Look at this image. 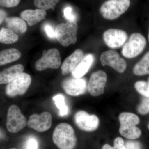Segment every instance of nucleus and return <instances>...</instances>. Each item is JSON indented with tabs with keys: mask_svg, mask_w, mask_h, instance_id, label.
Wrapping results in <instances>:
<instances>
[{
	"mask_svg": "<svg viewBox=\"0 0 149 149\" xmlns=\"http://www.w3.org/2000/svg\"><path fill=\"white\" fill-rule=\"evenodd\" d=\"M95 56L92 54H88L84 56L81 61L71 72L72 77L76 78H82L85 75L93 65Z\"/></svg>",
	"mask_w": 149,
	"mask_h": 149,
	"instance_id": "15",
	"label": "nucleus"
},
{
	"mask_svg": "<svg viewBox=\"0 0 149 149\" xmlns=\"http://www.w3.org/2000/svg\"><path fill=\"white\" fill-rule=\"evenodd\" d=\"M63 16L68 21H76V17L71 7L67 6L63 9Z\"/></svg>",
	"mask_w": 149,
	"mask_h": 149,
	"instance_id": "27",
	"label": "nucleus"
},
{
	"mask_svg": "<svg viewBox=\"0 0 149 149\" xmlns=\"http://www.w3.org/2000/svg\"><path fill=\"white\" fill-rule=\"evenodd\" d=\"M100 61L103 66L108 65L119 73L125 72L127 68V63L116 51L109 50L104 52L100 56Z\"/></svg>",
	"mask_w": 149,
	"mask_h": 149,
	"instance_id": "8",
	"label": "nucleus"
},
{
	"mask_svg": "<svg viewBox=\"0 0 149 149\" xmlns=\"http://www.w3.org/2000/svg\"><path fill=\"white\" fill-rule=\"evenodd\" d=\"M107 81L105 72L100 70L91 74L87 89L89 93L93 96L97 97L103 94Z\"/></svg>",
	"mask_w": 149,
	"mask_h": 149,
	"instance_id": "10",
	"label": "nucleus"
},
{
	"mask_svg": "<svg viewBox=\"0 0 149 149\" xmlns=\"http://www.w3.org/2000/svg\"><path fill=\"white\" fill-rule=\"evenodd\" d=\"M44 31L45 32L46 35L49 38L51 39H55L56 38L55 29H54L52 26L50 24H45L43 27Z\"/></svg>",
	"mask_w": 149,
	"mask_h": 149,
	"instance_id": "30",
	"label": "nucleus"
},
{
	"mask_svg": "<svg viewBox=\"0 0 149 149\" xmlns=\"http://www.w3.org/2000/svg\"><path fill=\"white\" fill-rule=\"evenodd\" d=\"M119 131L121 136L129 139H138L142 133L140 128L135 125H120Z\"/></svg>",
	"mask_w": 149,
	"mask_h": 149,
	"instance_id": "21",
	"label": "nucleus"
},
{
	"mask_svg": "<svg viewBox=\"0 0 149 149\" xmlns=\"http://www.w3.org/2000/svg\"><path fill=\"white\" fill-rule=\"evenodd\" d=\"M20 0H0V6L6 8L15 7L18 5Z\"/></svg>",
	"mask_w": 149,
	"mask_h": 149,
	"instance_id": "29",
	"label": "nucleus"
},
{
	"mask_svg": "<svg viewBox=\"0 0 149 149\" xmlns=\"http://www.w3.org/2000/svg\"><path fill=\"white\" fill-rule=\"evenodd\" d=\"M62 88L69 95L77 96L85 93L87 88V82L84 78L72 77L65 79L62 82Z\"/></svg>",
	"mask_w": 149,
	"mask_h": 149,
	"instance_id": "12",
	"label": "nucleus"
},
{
	"mask_svg": "<svg viewBox=\"0 0 149 149\" xmlns=\"http://www.w3.org/2000/svg\"><path fill=\"white\" fill-rule=\"evenodd\" d=\"M53 100L59 110V115L61 116H66L68 113V108L65 104L64 96L61 94H58L54 96Z\"/></svg>",
	"mask_w": 149,
	"mask_h": 149,
	"instance_id": "24",
	"label": "nucleus"
},
{
	"mask_svg": "<svg viewBox=\"0 0 149 149\" xmlns=\"http://www.w3.org/2000/svg\"><path fill=\"white\" fill-rule=\"evenodd\" d=\"M53 140L61 149H73L76 143L74 129L68 123H60L54 130Z\"/></svg>",
	"mask_w": 149,
	"mask_h": 149,
	"instance_id": "1",
	"label": "nucleus"
},
{
	"mask_svg": "<svg viewBox=\"0 0 149 149\" xmlns=\"http://www.w3.org/2000/svg\"><path fill=\"white\" fill-rule=\"evenodd\" d=\"M128 39V35L124 30L111 28L105 31L103 39L105 44L111 49L121 47Z\"/></svg>",
	"mask_w": 149,
	"mask_h": 149,
	"instance_id": "9",
	"label": "nucleus"
},
{
	"mask_svg": "<svg viewBox=\"0 0 149 149\" xmlns=\"http://www.w3.org/2000/svg\"><path fill=\"white\" fill-rule=\"evenodd\" d=\"M24 66L17 64L10 67L0 72V84H8L23 73Z\"/></svg>",
	"mask_w": 149,
	"mask_h": 149,
	"instance_id": "17",
	"label": "nucleus"
},
{
	"mask_svg": "<svg viewBox=\"0 0 149 149\" xmlns=\"http://www.w3.org/2000/svg\"><path fill=\"white\" fill-rule=\"evenodd\" d=\"M102 149H113V147H112L108 144H105L102 147Z\"/></svg>",
	"mask_w": 149,
	"mask_h": 149,
	"instance_id": "35",
	"label": "nucleus"
},
{
	"mask_svg": "<svg viewBox=\"0 0 149 149\" xmlns=\"http://www.w3.org/2000/svg\"><path fill=\"white\" fill-rule=\"evenodd\" d=\"M133 72L138 76L149 74V51L135 65Z\"/></svg>",
	"mask_w": 149,
	"mask_h": 149,
	"instance_id": "20",
	"label": "nucleus"
},
{
	"mask_svg": "<svg viewBox=\"0 0 149 149\" xmlns=\"http://www.w3.org/2000/svg\"><path fill=\"white\" fill-rule=\"evenodd\" d=\"M148 41L149 42V29L148 34Z\"/></svg>",
	"mask_w": 149,
	"mask_h": 149,
	"instance_id": "37",
	"label": "nucleus"
},
{
	"mask_svg": "<svg viewBox=\"0 0 149 149\" xmlns=\"http://www.w3.org/2000/svg\"><path fill=\"white\" fill-rule=\"evenodd\" d=\"M61 58L59 52L55 48L43 52V56L37 61L35 68L38 71H42L47 68L56 69L61 65Z\"/></svg>",
	"mask_w": 149,
	"mask_h": 149,
	"instance_id": "5",
	"label": "nucleus"
},
{
	"mask_svg": "<svg viewBox=\"0 0 149 149\" xmlns=\"http://www.w3.org/2000/svg\"><path fill=\"white\" fill-rule=\"evenodd\" d=\"M47 15L46 11L41 9L26 10L20 14L22 18L27 22L28 25L33 26L38 24L45 18Z\"/></svg>",
	"mask_w": 149,
	"mask_h": 149,
	"instance_id": "16",
	"label": "nucleus"
},
{
	"mask_svg": "<svg viewBox=\"0 0 149 149\" xmlns=\"http://www.w3.org/2000/svg\"><path fill=\"white\" fill-rule=\"evenodd\" d=\"M5 20L7 28L17 35L24 34L27 31V24L22 19L18 17H7Z\"/></svg>",
	"mask_w": 149,
	"mask_h": 149,
	"instance_id": "18",
	"label": "nucleus"
},
{
	"mask_svg": "<svg viewBox=\"0 0 149 149\" xmlns=\"http://www.w3.org/2000/svg\"><path fill=\"white\" fill-rule=\"evenodd\" d=\"M2 136L1 133V132H0V137Z\"/></svg>",
	"mask_w": 149,
	"mask_h": 149,
	"instance_id": "40",
	"label": "nucleus"
},
{
	"mask_svg": "<svg viewBox=\"0 0 149 149\" xmlns=\"http://www.w3.org/2000/svg\"><path fill=\"white\" fill-rule=\"evenodd\" d=\"M6 12L2 9L0 8V24H1L4 20H5L7 17Z\"/></svg>",
	"mask_w": 149,
	"mask_h": 149,
	"instance_id": "34",
	"label": "nucleus"
},
{
	"mask_svg": "<svg viewBox=\"0 0 149 149\" xmlns=\"http://www.w3.org/2000/svg\"><path fill=\"white\" fill-rule=\"evenodd\" d=\"M16 149L13 148V149Z\"/></svg>",
	"mask_w": 149,
	"mask_h": 149,
	"instance_id": "41",
	"label": "nucleus"
},
{
	"mask_svg": "<svg viewBox=\"0 0 149 149\" xmlns=\"http://www.w3.org/2000/svg\"><path fill=\"white\" fill-rule=\"evenodd\" d=\"M32 82V78L27 73H23L8 83L6 88V94L11 97L24 95Z\"/></svg>",
	"mask_w": 149,
	"mask_h": 149,
	"instance_id": "7",
	"label": "nucleus"
},
{
	"mask_svg": "<svg viewBox=\"0 0 149 149\" xmlns=\"http://www.w3.org/2000/svg\"><path fill=\"white\" fill-rule=\"evenodd\" d=\"M130 4V0H107L100 8V13L105 19L114 20L128 10Z\"/></svg>",
	"mask_w": 149,
	"mask_h": 149,
	"instance_id": "2",
	"label": "nucleus"
},
{
	"mask_svg": "<svg viewBox=\"0 0 149 149\" xmlns=\"http://www.w3.org/2000/svg\"><path fill=\"white\" fill-rule=\"evenodd\" d=\"M18 35L9 28L2 27L0 29V43L13 44L18 41Z\"/></svg>",
	"mask_w": 149,
	"mask_h": 149,
	"instance_id": "22",
	"label": "nucleus"
},
{
	"mask_svg": "<svg viewBox=\"0 0 149 149\" xmlns=\"http://www.w3.org/2000/svg\"><path fill=\"white\" fill-rule=\"evenodd\" d=\"M52 114L49 112H44L41 114H34L29 117L27 125L30 128L42 132L49 129L52 126Z\"/></svg>",
	"mask_w": 149,
	"mask_h": 149,
	"instance_id": "13",
	"label": "nucleus"
},
{
	"mask_svg": "<svg viewBox=\"0 0 149 149\" xmlns=\"http://www.w3.org/2000/svg\"><path fill=\"white\" fill-rule=\"evenodd\" d=\"M21 52L15 48L7 49L0 52V66L16 61L20 58Z\"/></svg>",
	"mask_w": 149,
	"mask_h": 149,
	"instance_id": "19",
	"label": "nucleus"
},
{
	"mask_svg": "<svg viewBox=\"0 0 149 149\" xmlns=\"http://www.w3.org/2000/svg\"><path fill=\"white\" fill-rule=\"evenodd\" d=\"M137 110L138 112L141 115H146L149 113L148 106L147 98L145 97L142 100V102L138 106Z\"/></svg>",
	"mask_w": 149,
	"mask_h": 149,
	"instance_id": "28",
	"label": "nucleus"
},
{
	"mask_svg": "<svg viewBox=\"0 0 149 149\" xmlns=\"http://www.w3.org/2000/svg\"><path fill=\"white\" fill-rule=\"evenodd\" d=\"M74 120L80 129L87 131L95 130L100 123V120L97 116L88 114L84 111L77 112L74 115Z\"/></svg>",
	"mask_w": 149,
	"mask_h": 149,
	"instance_id": "11",
	"label": "nucleus"
},
{
	"mask_svg": "<svg viewBox=\"0 0 149 149\" xmlns=\"http://www.w3.org/2000/svg\"><path fill=\"white\" fill-rule=\"evenodd\" d=\"M136 91L146 98H149V88L148 82L145 81H139L134 85Z\"/></svg>",
	"mask_w": 149,
	"mask_h": 149,
	"instance_id": "26",
	"label": "nucleus"
},
{
	"mask_svg": "<svg viewBox=\"0 0 149 149\" xmlns=\"http://www.w3.org/2000/svg\"><path fill=\"white\" fill-rule=\"evenodd\" d=\"M60 0H34V4L36 7L44 10L54 9Z\"/></svg>",
	"mask_w": 149,
	"mask_h": 149,
	"instance_id": "25",
	"label": "nucleus"
},
{
	"mask_svg": "<svg viewBox=\"0 0 149 149\" xmlns=\"http://www.w3.org/2000/svg\"><path fill=\"white\" fill-rule=\"evenodd\" d=\"M148 85L149 88V77L148 78Z\"/></svg>",
	"mask_w": 149,
	"mask_h": 149,
	"instance_id": "38",
	"label": "nucleus"
},
{
	"mask_svg": "<svg viewBox=\"0 0 149 149\" xmlns=\"http://www.w3.org/2000/svg\"><path fill=\"white\" fill-rule=\"evenodd\" d=\"M126 149H141V144L136 141H128L124 144Z\"/></svg>",
	"mask_w": 149,
	"mask_h": 149,
	"instance_id": "32",
	"label": "nucleus"
},
{
	"mask_svg": "<svg viewBox=\"0 0 149 149\" xmlns=\"http://www.w3.org/2000/svg\"><path fill=\"white\" fill-rule=\"evenodd\" d=\"M78 26L76 21H67L61 23L55 29L56 38L63 47L74 45L77 41Z\"/></svg>",
	"mask_w": 149,
	"mask_h": 149,
	"instance_id": "3",
	"label": "nucleus"
},
{
	"mask_svg": "<svg viewBox=\"0 0 149 149\" xmlns=\"http://www.w3.org/2000/svg\"><path fill=\"white\" fill-rule=\"evenodd\" d=\"M120 125H135L140 123V118L138 116L130 112H123L119 116Z\"/></svg>",
	"mask_w": 149,
	"mask_h": 149,
	"instance_id": "23",
	"label": "nucleus"
},
{
	"mask_svg": "<svg viewBox=\"0 0 149 149\" xmlns=\"http://www.w3.org/2000/svg\"><path fill=\"white\" fill-rule=\"evenodd\" d=\"M84 56L83 51L77 49L70 56L68 57L63 63L61 66V72L63 75H66L72 72Z\"/></svg>",
	"mask_w": 149,
	"mask_h": 149,
	"instance_id": "14",
	"label": "nucleus"
},
{
	"mask_svg": "<svg viewBox=\"0 0 149 149\" xmlns=\"http://www.w3.org/2000/svg\"><path fill=\"white\" fill-rule=\"evenodd\" d=\"M113 149H126L124 146V141L122 138L118 137L115 139Z\"/></svg>",
	"mask_w": 149,
	"mask_h": 149,
	"instance_id": "33",
	"label": "nucleus"
},
{
	"mask_svg": "<svg viewBox=\"0 0 149 149\" xmlns=\"http://www.w3.org/2000/svg\"><path fill=\"white\" fill-rule=\"evenodd\" d=\"M148 129L149 130V123H148Z\"/></svg>",
	"mask_w": 149,
	"mask_h": 149,
	"instance_id": "39",
	"label": "nucleus"
},
{
	"mask_svg": "<svg viewBox=\"0 0 149 149\" xmlns=\"http://www.w3.org/2000/svg\"><path fill=\"white\" fill-rule=\"evenodd\" d=\"M146 44L143 35L139 33H133L130 35L128 42L123 45L121 54L126 58H134L144 51Z\"/></svg>",
	"mask_w": 149,
	"mask_h": 149,
	"instance_id": "4",
	"label": "nucleus"
},
{
	"mask_svg": "<svg viewBox=\"0 0 149 149\" xmlns=\"http://www.w3.org/2000/svg\"><path fill=\"white\" fill-rule=\"evenodd\" d=\"M38 149V143L37 140L32 137L29 138L26 141L25 149Z\"/></svg>",
	"mask_w": 149,
	"mask_h": 149,
	"instance_id": "31",
	"label": "nucleus"
},
{
	"mask_svg": "<svg viewBox=\"0 0 149 149\" xmlns=\"http://www.w3.org/2000/svg\"><path fill=\"white\" fill-rule=\"evenodd\" d=\"M148 100V106L149 112V98H147Z\"/></svg>",
	"mask_w": 149,
	"mask_h": 149,
	"instance_id": "36",
	"label": "nucleus"
},
{
	"mask_svg": "<svg viewBox=\"0 0 149 149\" xmlns=\"http://www.w3.org/2000/svg\"><path fill=\"white\" fill-rule=\"evenodd\" d=\"M27 120L16 105L9 107L7 116L6 128L12 133H16L26 126Z\"/></svg>",
	"mask_w": 149,
	"mask_h": 149,
	"instance_id": "6",
	"label": "nucleus"
}]
</instances>
